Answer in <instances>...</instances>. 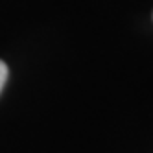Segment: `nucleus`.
Instances as JSON below:
<instances>
[{"instance_id": "nucleus-1", "label": "nucleus", "mask_w": 153, "mask_h": 153, "mask_svg": "<svg viewBox=\"0 0 153 153\" xmlns=\"http://www.w3.org/2000/svg\"><path fill=\"white\" fill-rule=\"evenodd\" d=\"M6 79H7V67L0 61V91L4 89V85H6Z\"/></svg>"}]
</instances>
